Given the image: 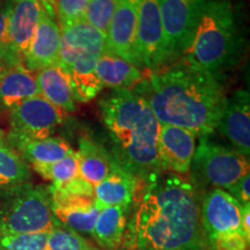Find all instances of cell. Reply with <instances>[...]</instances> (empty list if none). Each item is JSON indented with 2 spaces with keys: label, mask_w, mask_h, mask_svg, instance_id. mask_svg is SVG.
<instances>
[{
  "label": "cell",
  "mask_w": 250,
  "mask_h": 250,
  "mask_svg": "<svg viewBox=\"0 0 250 250\" xmlns=\"http://www.w3.org/2000/svg\"><path fill=\"white\" fill-rule=\"evenodd\" d=\"M126 230L132 250H205L195 184L171 173L152 181L143 189Z\"/></svg>",
  "instance_id": "6da1fadb"
},
{
  "label": "cell",
  "mask_w": 250,
  "mask_h": 250,
  "mask_svg": "<svg viewBox=\"0 0 250 250\" xmlns=\"http://www.w3.org/2000/svg\"><path fill=\"white\" fill-rule=\"evenodd\" d=\"M133 92L146 100L160 124L205 137L217 129L226 102L219 76L181 62L152 73Z\"/></svg>",
  "instance_id": "7a4b0ae2"
},
{
  "label": "cell",
  "mask_w": 250,
  "mask_h": 250,
  "mask_svg": "<svg viewBox=\"0 0 250 250\" xmlns=\"http://www.w3.org/2000/svg\"><path fill=\"white\" fill-rule=\"evenodd\" d=\"M112 144V159L145 188L161 176L158 156L160 123L146 100L131 89H114L100 102Z\"/></svg>",
  "instance_id": "3957f363"
},
{
  "label": "cell",
  "mask_w": 250,
  "mask_h": 250,
  "mask_svg": "<svg viewBox=\"0 0 250 250\" xmlns=\"http://www.w3.org/2000/svg\"><path fill=\"white\" fill-rule=\"evenodd\" d=\"M242 41L235 12L228 0H206L182 62L219 76L237 62Z\"/></svg>",
  "instance_id": "277c9868"
},
{
  "label": "cell",
  "mask_w": 250,
  "mask_h": 250,
  "mask_svg": "<svg viewBox=\"0 0 250 250\" xmlns=\"http://www.w3.org/2000/svg\"><path fill=\"white\" fill-rule=\"evenodd\" d=\"M59 64L66 71L76 101H92L103 89L95 72L105 37L85 20L61 28Z\"/></svg>",
  "instance_id": "5b68a950"
},
{
  "label": "cell",
  "mask_w": 250,
  "mask_h": 250,
  "mask_svg": "<svg viewBox=\"0 0 250 250\" xmlns=\"http://www.w3.org/2000/svg\"><path fill=\"white\" fill-rule=\"evenodd\" d=\"M56 223L48 188L27 183L0 190L1 233H49Z\"/></svg>",
  "instance_id": "8992f818"
},
{
  "label": "cell",
  "mask_w": 250,
  "mask_h": 250,
  "mask_svg": "<svg viewBox=\"0 0 250 250\" xmlns=\"http://www.w3.org/2000/svg\"><path fill=\"white\" fill-rule=\"evenodd\" d=\"M191 169L193 177L204 186L228 190L234 183L249 174V158L235 149L201 137L193 154ZM190 169V170H191Z\"/></svg>",
  "instance_id": "52a82bcc"
},
{
  "label": "cell",
  "mask_w": 250,
  "mask_h": 250,
  "mask_svg": "<svg viewBox=\"0 0 250 250\" xmlns=\"http://www.w3.org/2000/svg\"><path fill=\"white\" fill-rule=\"evenodd\" d=\"M206 0H158L168 62L183 57Z\"/></svg>",
  "instance_id": "ba28073f"
},
{
  "label": "cell",
  "mask_w": 250,
  "mask_h": 250,
  "mask_svg": "<svg viewBox=\"0 0 250 250\" xmlns=\"http://www.w3.org/2000/svg\"><path fill=\"white\" fill-rule=\"evenodd\" d=\"M66 115L42 95L24 100L11 109V143L51 137L65 121Z\"/></svg>",
  "instance_id": "9c48e42d"
},
{
  "label": "cell",
  "mask_w": 250,
  "mask_h": 250,
  "mask_svg": "<svg viewBox=\"0 0 250 250\" xmlns=\"http://www.w3.org/2000/svg\"><path fill=\"white\" fill-rule=\"evenodd\" d=\"M136 50L140 66L152 73L169 65L158 0H136Z\"/></svg>",
  "instance_id": "30bf717a"
},
{
  "label": "cell",
  "mask_w": 250,
  "mask_h": 250,
  "mask_svg": "<svg viewBox=\"0 0 250 250\" xmlns=\"http://www.w3.org/2000/svg\"><path fill=\"white\" fill-rule=\"evenodd\" d=\"M44 8L39 0H9L6 46L13 66L22 65Z\"/></svg>",
  "instance_id": "8fae6325"
},
{
  "label": "cell",
  "mask_w": 250,
  "mask_h": 250,
  "mask_svg": "<svg viewBox=\"0 0 250 250\" xmlns=\"http://www.w3.org/2000/svg\"><path fill=\"white\" fill-rule=\"evenodd\" d=\"M241 218L242 206L226 190L212 188L203 198L201 223L208 243L217 237L243 233Z\"/></svg>",
  "instance_id": "7c38bea8"
},
{
  "label": "cell",
  "mask_w": 250,
  "mask_h": 250,
  "mask_svg": "<svg viewBox=\"0 0 250 250\" xmlns=\"http://www.w3.org/2000/svg\"><path fill=\"white\" fill-rule=\"evenodd\" d=\"M137 6L136 0H118L115 13L105 34L104 54L117 56L140 70L136 50Z\"/></svg>",
  "instance_id": "4fadbf2b"
},
{
  "label": "cell",
  "mask_w": 250,
  "mask_h": 250,
  "mask_svg": "<svg viewBox=\"0 0 250 250\" xmlns=\"http://www.w3.org/2000/svg\"><path fill=\"white\" fill-rule=\"evenodd\" d=\"M197 136L191 131L174 125L160 124L158 156L164 171L186 175L191 169Z\"/></svg>",
  "instance_id": "5bb4252c"
},
{
  "label": "cell",
  "mask_w": 250,
  "mask_h": 250,
  "mask_svg": "<svg viewBox=\"0 0 250 250\" xmlns=\"http://www.w3.org/2000/svg\"><path fill=\"white\" fill-rule=\"evenodd\" d=\"M232 144L233 149L249 158L250 154V96L248 90H236L226 99L218 126Z\"/></svg>",
  "instance_id": "9a60e30c"
},
{
  "label": "cell",
  "mask_w": 250,
  "mask_h": 250,
  "mask_svg": "<svg viewBox=\"0 0 250 250\" xmlns=\"http://www.w3.org/2000/svg\"><path fill=\"white\" fill-rule=\"evenodd\" d=\"M61 33L58 21L46 13L43 14L23 57L22 66L36 73L42 68L59 64Z\"/></svg>",
  "instance_id": "2e32d148"
},
{
  "label": "cell",
  "mask_w": 250,
  "mask_h": 250,
  "mask_svg": "<svg viewBox=\"0 0 250 250\" xmlns=\"http://www.w3.org/2000/svg\"><path fill=\"white\" fill-rule=\"evenodd\" d=\"M144 189L130 173L114 160L110 173L101 182L94 186V199L100 210L109 206L130 208L136 199L138 190Z\"/></svg>",
  "instance_id": "e0dca14e"
},
{
  "label": "cell",
  "mask_w": 250,
  "mask_h": 250,
  "mask_svg": "<svg viewBox=\"0 0 250 250\" xmlns=\"http://www.w3.org/2000/svg\"><path fill=\"white\" fill-rule=\"evenodd\" d=\"M35 76L43 98L66 114L76 110V99L70 79L61 64L42 68Z\"/></svg>",
  "instance_id": "ac0fdd59"
},
{
  "label": "cell",
  "mask_w": 250,
  "mask_h": 250,
  "mask_svg": "<svg viewBox=\"0 0 250 250\" xmlns=\"http://www.w3.org/2000/svg\"><path fill=\"white\" fill-rule=\"evenodd\" d=\"M127 206H109L100 211L92 235L103 250H120L127 228Z\"/></svg>",
  "instance_id": "d6986e66"
},
{
  "label": "cell",
  "mask_w": 250,
  "mask_h": 250,
  "mask_svg": "<svg viewBox=\"0 0 250 250\" xmlns=\"http://www.w3.org/2000/svg\"><path fill=\"white\" fill-rule=\"evenodd\" d=\"M41 95L36 76L22 65L9 67L0 76V109H13L19 103Z\"/></svg>",
  "instance_id": "ffe728a7"
},
{
  "label": "cell",
  "mask_w": 250,
  "mask_h": 250,
  "mask_svg": "<svg viewBox=\"0 0 250 250\" xmlns=\"http://www.w3.org/2000/svg\"><path fill=\"white\" fill-rule=\"evenodd\" d=\"M76 154L79 176L93 187L110 173L114 159L108 154L107 149L89 137H83L79 140V149Z\"/></svg>",
  "instance_id": "44dd1931"
},
{
  "label": "cell",
  "mask_w": 250,
  "mask_h": 250,
  "mask_svg": "<svg viewBox=\"0 0 250 250\" xmlns=\"http://www.w3.org/2000/svg\"><path fill=\"white\" fill-rule=\"evenodd\" d=\"M95 72L103 87L112 89L136 88L145 79L140 68L110 54H103L100 57Z\"/></svg>",
  "instance_id": "7402d4cb"
},
{
  "label": "cell",
  "mask_w": 250,
  "mask_h": 250,
  "mask_svg": "<svg viewBox=\"0 0 250 250\" xmlns=\"http://www.w3.org/2000/svg\"><path fill=\"white\" fill-rule=\"evenodd\" d=\"M12 145L17 148L21 158L26 162H29L31 166L54 164L76 153L70 144L61 137L21 140Z\"/></svg>",
  "instance_id": "603a6c76"
},
{
  "label": "cell",
  "mask_w": 250,
  "mask_h": 250,
  "mask_svg": "<svg viewBox=\"0 0 250 250\" xmlns=\"http://www.w3.org/2000/svg\"><path fill=\"white\" fill-rule=\"evenodd\" d=\"M30 170L17 151L0 143V190L29 183Z\"/></svg>",
  "instance_id": "cb8c5ba5"
},
{
  "label": "cell",
  "mask_w": 250,
  "mask_h": 250,
  "mask_svg": "<svg viewBox=\"0 0 250 250\" xmlns=\"http://www.w3.org/2000/svg\"><path fill=\"white\" fill-rule=\"evenodd\" d=\"M33 169L44 180L50 181V187L52 188H61L79 176L76 153L54 164L35 165L33 166Z\"/></svg>",
  "instance_id": "d4e9b609"
},
{
  "label": "cell",
  "mask_w": 250,
  "mask_h": 250,
  "mask_svg": "<svg viewBox=\"0 0 250 250\" xmlns=\"http://www.w3.org/2000/svg\"><path fill=\"white\" fill-rule=\"evenodd\" d=\"M93 245L76 230L56 223L48 233L45 250H88Z\"/></svg>",
  "instance_id": "484cf974"
},
{
  "label": "cell",
  "mask_w": 250,
  "mask_h": 250,
  "mask_svg": "<svg viewBox=\"0 0 250 250\" xmlns=\"http://www.w3.org/2000/svg\"><path fill=\"white\" fill-rule=\"evenodd\" d=\"M48 233H1L0 250H45Z\"/></svg>",
  "instance_id": "4316f807"
},
{
  "label": "cell",
  "mask_w": 250,
  "mask_h": 250,
  "mask_svg": "<svg viewBox=\"0 0 250 250\" xmlns=\"http://www.w3.org/2000/svg\"><path fill=\"white\" fill-rule=\"evenodd\" d=\"M117 2L118 0H88L83 20L105 37Z\"/></svg>",
  "instance_id": "83f0119b"
},
{
  "label": "cell",
  "mask_w": 250,
  "mask_h": 250,
  "mask_svg": "<svg viewBox=\"0 0 250 250\" xmlns=\"http://www.w3.org/2000/svg\"><path fill=\"white\" fill-rule=\"evenodd\" d=\"M88 0H56V13L58 23L67 26L83 21Z\"/></svg>",
  "instance_id": "f1b7e54d"
},
{
  "label": "cell",
  "mask_w": 250,
  "mask_h": 250,
  "mask_svg": "<svg viewBox=\"0 0 250 250\" xmlns=\"http://www.w3.org/2000/svg\"><path fill=\"white\" fill-rule=\"evenodd\" d=\"M208 245L213 250H250V240L243 233L217 237Z\"/></svg>",
  "instance_id": "f546056e"
},
{
  "label": "cell",
  "mask_w": 250,
  "mask_h": 250,
  "mask_svg": "<svg viewBox=\"0 0 250 250\" xmlns=\"http://www.w3.org/2000/svg\"><path fill=\"white\" fill-rule=\"evenodd\" d=\"M226 191L234 197L241 206L250 205V174L242 176Z\"/></svg>",
  "instance_id": "4dcf8cb0"
},
{
  "label": "cell",
  "mask_w": 250,
  "mask_h": 250,
  "mask_svg": "<svg viewBox=\"0 0 250 250\" xmlns=\"http://www.w3.org/2000/svg\"><path fill=\"white\" fill-rule=\"evenodd\" d=\"M9 0H0V61L5 62L8 66L13 67L9 61L6 46V24H7V11Z\"/></svg>",
  "instance_id": "1f68e13d"
},
{
  "label": "cell",
  "mask_w": 250,
  "mask_h": 250,
  "mask_svg": "<svg viewBox=\"0 0 250 250\" xmlns=\"http://www.w3.org/2000/svg\"><path fill=\"white\" fill-rule=\"evenodd\" d=\"M241 226H242V232L245 233L246 237L250 240V205L242 206Z\"/></svg>",
  "instance_id": "d6a6232c"
},
{
  "label": "cell",
  "mask_w": 250,
  "mask_h": 250,
  "mask_svg": "<svg viewBox=\"0 0 250 250\" xmlns=\"http://www.w3.org/2000/svg\"><path fill=\"white\" fill-rule=\"evenodd\" d=\"M39 1L42 4L45 13L48 14L49 17L54 18L57 20V13H56V0H39Z\"/></svg>",
  "instance_id": "836d02e7"
},
{
  "label": "cell",
  "mask_w": 250,
  "mask_h": 250,
  "mask_svg": "<svg viewBox=\"0 0 250 250\" xmlns=\"http://www.w3.org/2000/svg\"><path fill=\"white\" fill-rule=\"evenodd\" d=\"M11 67V66H8L7 64H6L5 62H2V61H0V76H1V74H4L6 71L8 70V68Z\"/></svg>",
  "instance_id": "e575fe53"
},
{
  "label": "cell",
  "mask_w": 250,
  "mask_h": 250,
  "mask_svg": "<svg viewBox=\"0 0 250 250\" xmlns=\"http://www.w3.org/2000/svg\"><path fill=\"white\" fill-rule=\"evenodd\" d=\"M88 250H103V249H101V248H96V247H92V248H89Z\"/></svg>",
  "instance_id": "d590c367"
},
{
  "label": "cell",
  "mask_w": 250,
  "mask_h": 250,
  "mask_svg": "<svg viewBox=\"0 0 250 250\" xmlns=\"http://www.w3.org/2000/svg\"><path fill=\"white\" fill-rule=\"evenodd\" d=\"M2 142V138H1V134H0V143Z\"/></svg>",
  "instance_id": "8d00e7d4"
},
{
  "label": "cell",
  "mask_w": 250,
  "mask_h": 250,
  "mask_svg": "<svg viewBox=\"0 0 250 250\" xmlns=\"http://www.w3.org/2000/svg\"><path fill=\"white\" fill-rule=\"evenodd\" d=\"M125 250H132V249H130V248H127V247H126V249H125Z\"/></svg>",
  "instance_id": "74e56055"
}]
</instances>
